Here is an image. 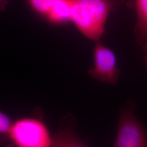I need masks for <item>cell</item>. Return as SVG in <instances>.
Instances as JSON below:
<instances>
[{
	"label": "cell",
	"instance_id": "obj_1",
	"mask_svg": "<svg viewBox=\"0 0 147 147\" xmlns=\"http://www.w3.org/2000/svg\"><path fill=\"white\" fill-rule=\"evenodd\" d=\"M123 0H70L71 21L89 40L99 42L109 14Z\"/></svg>",
	"mask_w": 147,
	"mask_h": 147
},
{
	"label": "cell",
	"instance_id": "obj_2",
	"mask_svg": "<svg viewBox=\"0 0 147 147\" xmlns=\"http://www.w3.org/2000/svg\"><path fill=\"white\" fill-rule=\"evenodd\" d=\"M8 137L18 147H51L53 142V138L44 123L31 118L16 121Z\"/></svg>",
	"mask_w": 147,
	"mask_h": 147
},
{
	"label": "cell",
	"instance_id": "obj_3",
	"mask_svg": "<svg viewBox=\"0 0 147 147\" xmlns=\"http://www.w3.org/2000/svg\"><path fill=\"white\" fill-rule=\"evenodd\" d=\"M112 147H147V131L130 107L121 111Z\"/></svg>",
	"mask_w": 147,
	"mask_h": 147
},
{
	"label": "cell",
	"instance_id": "obj_4",
	"mask_svg": "<svg viewBox=\"0 0 147 147\" xmlns=\"http://www.w3.org/2000/svg\"><path fill=\"white\" fill-rule=\"evenodd\" d=\"M94 65L88 70L94 79L106 84H116L121 74L117 67L115 54L100 42H96L93 49Z\"/></svg>",
	"mask_w": 147,
	"mask_h": 147
},
{
	"label": "cell",
	"instance_id": "obj_5",
	"mask_svg": "<svg viewBox=\"0 0 147 147\" xmlns=\"http://www.w3.org/2000/svg\"><path fill=\"white\" fill-rule=\"evenodd\" d=\"M45 18L55 25H62L71 21L70 0H55Z\"/></svg>",
	"mask_w": 147,
	"mask_h": 147
},
{
	"label": "cell",
	"instance_id": "obj_6",
	"mask_svg": "<svg viewBox=\"0 0 147 147\" xmlns=\"http://www.w3.org/2000/svg\"><path fill=\"white\" fill-rule=\"evenodd\" d=\"M134 7L137 16L136 40L142 45L147 39V0H134Z\"/></svg>",
	"mask_w": 147,
	"mask_h": 147
},
{
	"label": "cell",
	"instance_id": "obj_7",
	"mask_svg": "<svg viewBox=\"0 0 147 147\" xmlns=\"http://www.w3.org/2000/svg\"><path fill=\"white\" fill-rule=\"evenodd\" d=\"M51 147H89L72 130L64 129L53 137Z\"/></svg>",
	"mask_w": 147,
	"mask_h": 147
},
{
	"label": "cell",
	"instance_id": "obj_8",
	"mask_svg": "<svg viewBox=\"0 0 147 147\" xmlns=\"http://www.w3.org/2000/svg\"><path fill=\"white\" fill-rule=\"evenodd\" d=\"M30 7L38 14L46 17L55 0H27Z\"/></svg>",
	"mask_w": 147,
	"mask_h": 147
},
{
	"label": "cell",
	"instance_id": "obj_9",
	"mask_svg": "<svg viewBox=\"0 0 147 147\" xmlns=\"http://www.w3.org/2000/svg\"><path fill=\"white\" fill-rule=\"evenodd\" d=\"M13 123L11 118L3 112L0 113V133L2 136L8 137Z\"/></svg>",
	"mask_w": 147,
	"mask_h": 147
},
{
	"label": "cell",
	"instance_id": "obj_10",
	"mask_svg": "<svg viewBox=\"0 0 147 147\" xmlns=\"http://www.w3.org/2000/svg\"><path fill=\"white\" fill-rule=\"evenodd\" d=\"M141 45L142 46L143 50L144 51V58L145 62L146 64V68L147 69V39H146V40L143 42Z\"/></svg>",
	"mask_w": 147,
	"mask_h": 147
},
{
	"label": "cell",
	"instance_id": "obj_11",
	"mask_svg": "<svg viewBox=\"0 0 147 147\" xmlns=\"http://www.w3.org/2000/svg\"><path fill=\"white\" fill-rule=\"evenodd\" d=\"M5 0H0V1H1V5H3V3H4V2L5 1Z\"/></svg>",
	"mask_w": 147,
	"mask_h": 147
},
{
	"label": "cell",
	"instance_id": "obj_12",
	"mask_svg": "<svg viewBox=\"0 0 147 147\" xmlns=\"http://www.w3.org/2000/svg\"></svg>",
	"mask_w": 147,
	"mask_h": 147
}]
</instances>
